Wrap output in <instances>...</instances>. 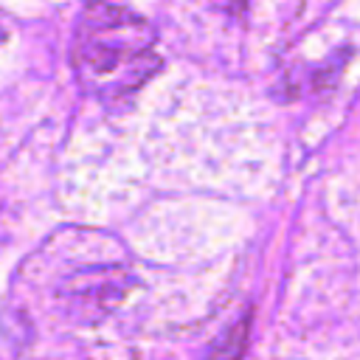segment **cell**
I'll return each instance as SVG.
<instances>
[{"label":"cell","mask_w":360,"mask_h":360,"mask_svg":"<svg viewBox=\"0 0 360 360\" xmlns=\"http://www.w3.org/2000/svg\"><path fill=\"white\" fill-rule=\"evenodd\" d=\"M70 53L79 84L104 104L129 98L160 70L155 28L141 14L107 0L82 8Z\"/></svg>","instance_id":"1"},{"label":"cell","mask_w":360,"mask_h":360,"mask_svg":"<svg viewBox=\"0 0 360 360\" xmlns=\"http://www.w3.org/2000/svg\"><path fill=\"white\" fill-rule=\"evenodd\" d=\"M228 14H233V17H239V14H245V8H248V0H217Z\"/></svg>","instance_id":"2"},{"label":"cell","mask_w":360,"mask_h":360,"mask_svg":"<svg viewBox=\"0 0 360 360\" xmlns=\"http://www.w3.org/2000/svg\"><path fill=\"white\" fill-rule=\"evenodd\" d=\"M0 39H3V31H0Z\"/></svg>","instance_id":"3"}]
</instances>
